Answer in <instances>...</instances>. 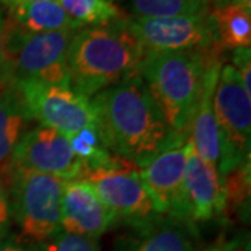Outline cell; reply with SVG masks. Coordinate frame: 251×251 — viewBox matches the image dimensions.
I'll return each mask as SVG.
<instances>
[{
    "label": "cell",
    "mask_w": 251,
    "mask_h": 251,
    "mask_svg": "<svg viewBox=\"0 0 251 251\" xmlns=\"http://www.w3.org/2000/svg\"><path fill=\"white\" fill-rule=\"evenodd\" d=\"M108 1H117V0H108Z\"/></svg>",
    "instance_id": "obj_32"
},
{
    "label": "cell",
    "mask_w": 251,
    "mask_h": 251,
    "mask_svg": "<svg viewBox=\"0 0 251 251\" xmlns=\"http://www.w3.org/2000/svg\"><path fill=\"white\" fill-rule=\"evenodd\" d=\"M209 11L173 17L131 16L126 23L147 53L205 50L219 46Z\"/></svg>",
    "instance_id": "obj_9"
},
{
    "label": "cell",
    "mask_w": 251,
    "mask_h": 251,
    "mask_svg": "<svg viewBox=\"0 0 251 251\" xmlns=\"http://www.w3.org/2000/svg\"><path fill=\"white\" fill-rule=\"evenodd\" d=\"M91 105L106 148L140 168L162 151L186 143L172 133L140 74L100 91Z\"/></svg>",
    "instance_id": "obj_1"
},
{
    "label": "cell",
    "mask_w": 251,
    "mask_h": 251,
    "mask_svg": "<svg viewBox=\"0 0 251 251\" xmlns=\"http://www.w3.org/2000/svg\"><path fill=\"white\" fill-rule=\"evenodd\" d=\"M191 140L171 147L140 168L144 187L159 215H169L179 197Z\"/></svg>",
    "instance_id": "obj_13"
},
{
    "label": "cell",
    "mask_w": 251,
    "mask_h": 251,
    "mask_svg": "<svg viewBox=\"0 0 251 251\" xmlns=\"http://www.w3.org/2000/svg\"><path fill=\"white\" fill-rule=\"evenodd\" d=\"M115 222V215L91 184L81 179L66 180L62 194V232L98 240Z\"/></svg>",
    "instance_id": "obj_12"
},
{
    "label": "cell",
    "mask_w": 251,
    "mask_h": 251,
    "mask_svg": "<svg viewBox=\"0 0 251 251\" xmlns=\"http://www.w3.org/2000/svg\"><path fill=\"white\" fill-rule=\"evenodd\" d=\"M63 10L80 25H102L122 18V11L108 0H57Z\"/></svg>",
    "instance_id": "obj_20"
},
{
    "label": "cell",
    "mask_w": 251,
    "mask_h": 251,
    "mask_svg": "<svg viewBox=\"0 0 251 251\" xmlns=\"http://www.w3.org/2000/svg\"><path fill=\"white\" fill-rule=\"evenodd\" d=\"M13 173L11 214L23 240L36 244L62 232V194L66 179L28 169Z\"/></svg>",
    "instance_id": "obj_4"
},
{
    "label": "cell",
    "mask_w": 251,
    "mask_h": 251,
    "mask_svg": "<svg viewBox=\"0 0 251 251\" xmlns=\"http://www.w3.org/2000/svg\"><path fill=\"white\" fill-rule=\"evenodd\" d=\"M10 216H11V205H10L7 188L3 179L0 177V236L9 229Z\"/></svg>",
    "instance_id": "obj_26"
},
{
    "label": "cell",
    "mask_w": 251,
    "mask_h": 251,
    "mask_svg": "<svg viewBox=\"0 0 251 251\" xmlns=\"http://www.w3.org/2000/svg\"><path fill=\"white\" fill-rule=\"evenodd\" d=\"M211 18L215 28L216 42L222 49L250 48L251 45V10L230 3L212 9Z\"/></svg>",
    "instance_id": "obj_18"
},
{
    "label": "cell",
    "mask_w": 251,
    "mask_h": 251,
    "mask_svg": "<svg viewBox=\"0 0 251 251\" xmlns=\"http://www.w3.org/2000/svg\"><path fill=\"white\" fill-rule=\"evenodd\" d=\"M7 20L28 35L56 31H77L81 28L63 10L57 0L14 4L10 7Z\"/></svg>",
    "instance_id": "obj_15"
},
{
    "label": "cell",
    "mask_w": 251,
    "mask_h": 251,
    "mask_svg": "<svg viewBox=\"0 0 251 251\" xmlns=\"http://www.w3.org/2000/svg\"><path fill=\"white\" fill-rule=\"evenodd\" d=\"M31 120L62 131L67 137L97 126L91 99L67 87L36 81L13 82Z\"/></svg>",
    "instance_id": "obj_8"
},
{
    "label": "cell",
    "mask_w": 251,
    "mask_h": 251,
    "mask_svg": "<svg viewBox=\"0 0 251 251\" xmlns=\"http://www.w3.org/2000/svg\"><path fill=\"white\" fill-rule=\"evenodd\" d=\"M225 211L224 181L218 168L204 161L191 143L179 197L169 215L193 225L224 215Z\"/></svg>",
    "instance_id": "obj_11"
},
{
    "label": "cell",
    "mask_w": 251,
    "mask_h": 251,
    "mask_svg": "<svg viewBox=\"0 0 251 251\" xmlns=\"http://www.w3.org/2000/svg\"><path fill=\"white\" fill-rule=\"evenodd\" d=\"M10 82V64L4 45V18L0 10V85Z\"/></svg>",
    "instance_id": "obj_25"
},
{
    "label": "cell",
    "mask_w": 251,
    "mask_h": 251,
    "mask_svg": "<svg viewBox=\"0 0 251 251\" xmlns=\"http://www.w3.org/2000/svg\"><path fill=\"white\" fill-rule=\"evenodd\" d=\"M0 251H29V250H25L24 247H20V246L14 244V243L0 240Z\"/></svg>",
    "instance_id": "obj_27"
},
{
    "label": "cell",
    "mask_w": 251,
    "mask_h": 251,
    "mask_svg": "<svg viewBox=\"0 0 251 251\" xmlns=\"http://www.w3.org/2000/svg\"><path fill=\"white\" fill-rule=\"evenodd\" d=\"M147 52L126 17L75 32L67 50L69 87L91 99L138 74Z\"/></svg>",
    "instance_id": "obj_2"
},
{
    "label": "cell",
    "mask_w": 251,
    "mask_h": 251,
    "mask_svg": "<svg viewBox=\"0 0 251 251\" xmlns=\"http://www.w3.org/2000/svg\"><path fill=\"white\" fill-rule=\"evenodd\" d=\"M1 3H6L7 6H13L14 3H16V0H0Z\"/></svg>",
    "instance_id": "obj_31"
},
{
    "label": "cell",
    "mask_w": 251,
    "mask_h": 251,
    "mask_svg": "<svg viewBox=\"0 0 251 251\" xmlns=\"http://www.w3.org/2000/svg\"><path fill=\"white\" fill-rule=\"evenodd\" d=\"M131 251H196L191 225L168 216L145 227V234Z\"/></svg>",
    "instance_id": "obj_17"
},
{
    "label": "cell",
    "mask_w": 251,
    "mask_h": 251,
    "mask_svg": "<svg viewBox=\"0 0 251 251\" xmlns=\"http://www.w3.org/2000/svg\"><path fill=\"white\" fill-rule=\"evenodd\" d=\"M39 251H99L98 240L60 232L39 244Z\"/></svg>",
    "instance_id": "obj_23"
},
{
    "label": "cell",
    "mask_w": 251,
    "mask_h": 251,
    "mask_svg": "<svg viewBox=\"0 0 251 251\" xmlns=\"http://www.w3.org/2000/svg\"><path fill=\"white\" fill-rule=\"evenodd\" d=\"M222 67L221 56L214 57L206 67L202 90L190 127V140L194 151L208 163L218 168L221 158V143L214 113V94Z\"/></svg>",
    "instance_id": "obj_14"
},
{
    "label": "cell",
    "mask_w": 251,
    "mask_h": 251,
    "mask_svg": "<svg viewBox=\"0 0 251 251\" xmlns=\"http://www.w3.org/2000/svg\"><path fill=\"white\" fill-rule=\"evenodd\" d=\"M32 120L14 84L0 85V171H9L11 155Z\"/></svg>",
    "instance_id": "obj_16"
},
{
    "label": "cell",
    "mask_w": 251,
    "mask_h": 251,
    "mask_svg": "<svg viewBox=\"0 0 251 251\" xmlns=\"http://www.w3.org/2000/svg\"><path fill=\"white\" fill-rule=\"evenodd\" d=\"M250 156L225 176V209H237L250 198Z\"/></svg>",
    "instance_id": "obj_22"
},
{
    "label": "cell",
    "mask_w": 251,
    "mask_h": 251,
    "mask_svg": "<svg viewBox=\"0 0 251 251\" xmlns=\"http://www.w3.org/2000/svg\"><path fill=\"white\" fill-rule=\"evenodd\" d=\"M78 179L92 186L116 221L148 227L161 219L134 162L113 155L105 165L82 169Z\"/></svg>",
    "instance_id": "obj_6"
},
{
    "label": "cell",
    "mask_w": 251,
    "mask_h": 251,
    "mask_svg": "<svg viewBox=\"0 0 251 251\" xmlns=\"http://www.w3.org/2000/svg\"><path fill=\"white\" fill-rule=\"evenodd\" d=\"M10 169H28L70 180L78 179L82 163L73 151L67 135L39 125L29 128L18 141L11 155Z\"/></svg>",
    "instance_id": "obj_10"
},
{
    "label": "cell",
    "mask_w": 251,
    "mask_h": 251,
    "mask_svg": "<svg viewBox=\"0 0 251 251\" xmlns=\"http://www.w3.org/2000/svg\"><path fill=\"white\" fill-rule=\"evenodd\" d=\"M75 31L28 35L4 20V45L10 81H36L69 87L67 50Z\"/></svg>",
    "instance_id": "obj_5"
},
{
    "label": "cell",
    "mask_w": 251,
    "mask_h": 251,
    "mask_svg": "<svg viewBox=\"0 0 251 251\" xmlns=\"http://www.w3.org/2000/svg\"><path fill=\"white\" fill-rule=\"evenodd\" d=\"M32 1H52V0H16L14 4H20V3H32ZM13 4V6H14ZM11 7V6H10Z\"/></svg>",
    "instance_id": "obj_30"
},
{
    "label": "cell",
    "mask_w": 251,
    "mask_h": 251,
    "mask_svg": "<svg viewBox=\"0 0 251 251\" xmlns=\"http://www.w3.org/2000/svg\"><path fill=\"white\" fill-rule=\"evenodd\" d=\"M230 3H233V0H212V6H214V9L222 7V6L230 4Z\"/></svg>",
    "instance_id": "obj_29"
},
{
    "label": "cell",
    "mask_w": 251,
    "mask_h": 251,
    "mask_svg": "<svg viewBox=\"0 0 251 251\" xmlns=\"http://www.w3.org/2000/svg\"><path fill=\"white\" fill-rule=\"evenodd\" d=\"M69 138L75 156L82 163V169L105 165L115 155L106 148L97 126L85 127Z\"/></svg>",
    "instance_id": "obj_21"
},
{
    "label": "cell",
    "mask_w": 251,
    "mask_h": 251,
    "mask_svg": "<svg viewBox=\"0 0 251 251\" xmlns=\"http://www.w3.org/2000/svg\"><path fill=\"white\" fill-rule=\"evenodd\" d=\"M232 60H233L234 69L239 73V77L242 81L244 90L247 91L251 95V81H250V73H251V52L250 48H239L234 49L232 54Z\"/></svg>",
    "instance_id": "obj_24"
},
{
    "label": "cell",
    "mask_w": 251,
    "mask_h": 251,
    "mask_svg": "<svg viewBox=\"0 0 251 251\" xmlns=\"http://www.w3.org/2000/svg\"><path fill=\"white\" fill-rule=\"evenodd\" d=\"M221 158L219 176H225L250 156L251 95L244 90L232 64H222L214 94Z\"/></svg>",
    "instance_id": "obj_7"
},
{
    "label": "cell",
    "mask_w": 251,
    "mask_h": 251,
    "mask_svg": "<svg viewBox=\"0 0 251 251\" xmlns=\"http://www.w3.org/2000/svg\"><path fill=\"white\" fill-rule=\"evenodd\" d=\"M221 46L205 50L147 53L138 74L155 99L171 131L181 141L190 138L202 80L209 62L222 54Z\"/></svg>",
    "instance_id": "obj_3"
},
{
    "label": "cell",
    "mask_w": 251,
    "mask_h": 251,
    "mask_svg": "<svg viewBox=\"0 0 251 251\" xmlns=\"http://www.w3.org/2000/svg\"><path fill=\"white\" fill-rule=\"evenodd\" d=\"M206 251H237V249L232 246V244H225V246H218V247H212Z\"/></svg>",
    "instance_id": "obj_28"
},
{
    "label": "cell",
    "mask_w": 251,
    "mask_h": 251,
    "mask_svg": "<svg viewBox=\"0 0 251 251\" xmlns=\"http://www.w3.org/2000/svg\"><path fill=\"white\" fill-rule=\"evenodd\" d=\"M212 0H130L134 17H173L211 10Z\"/></svg>",
    "instance_id": "obj_19"
}]
</instances>
